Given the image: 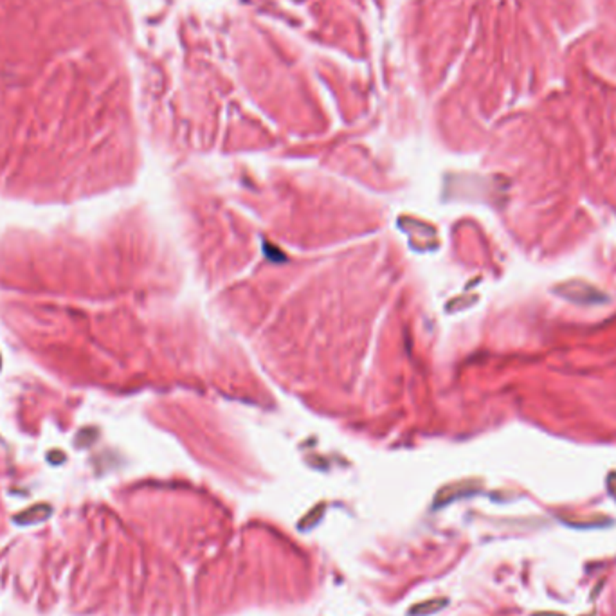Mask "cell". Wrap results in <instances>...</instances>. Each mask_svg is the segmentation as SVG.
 Listing matches in <instances>:
<instances>
[{"label":"cell","instance_id":"6da1fadb","mask_svg":"<svg viewBox=\"0 0 616 616\" xmlns=\"http://www.w3.org/2000/svg\"><path fill=\"white\" fill-rule=\"evenodd\" d=\"M555 290L559 292L560 297H564L571 303H579V305H597L606 299L604 292L584 282H568L557 287Z\"/></svg>","mask_w":616,"mask_h":616},{"label":"cell","instance_id":"7a4b0ae2","mask_svg":"<svg viewBox=\"0 0 616 616\" xmlns=\"http://www.w3.org/2000/svg\"><path fill=\"white\" fill-rule=\"evenodd\" d=\"M447 606V600L445 598H433V600H425V602L416 604L414 607H411L410 615L411 616H429L433 613H438L440 609Z\"/></svg>","mask_w":616,"mask_h":616},{"label":"cell","instance_id":"3957f363","mask_svg":"<svg viewBox=\"0 0 616 616\" xmlns=\"http://www.w3.org/2000/svg\"><path fill=\"white\" fill-rule=\"evenodd\" d=\"M49 516H51V508L49 507H34L29 512L20 513L14 521L19 522V524H34V522L45 521Z\"/></svg>","mask_w":616,"mask_h":616}]
</instances>
